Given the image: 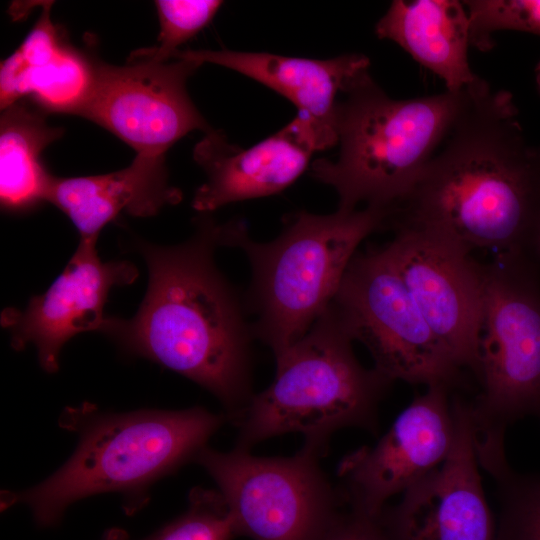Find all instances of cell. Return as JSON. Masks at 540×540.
<instances>
[{
	"label": "cell",
	"instance_id": "obj_1",
	"mask_svg": "<svg viewBox=\"0 0 540 540\" xmlns=\"http://www.w3.org/2000/svg\"><path fill=\"white\" fill-rule=\"evenodd\" d=\"M513 96L478 78L389 228L425 231L469 255L540 266V146ZM477 258V257H476Z\"/></svg>",
	"mask_w": 540,
	"mask_h": 540
},
{
	"label": "cell",
	"instance_id": "obj_2",
	"mask_svg": "<svg viewBox=\"0 0 540 540\" xmlns=\"http://www.w3.org/2000/svg\"><path fill=\"white\" fill-rule=\"evenodd\" d=\"M216 226L203 218L196 235L182 245L142 244L149 280L140 309L128 320L106 318L101 331L126 351L209 390L233 418L252 397L254 334L236 294L215 267Z\"/></svg>",
	"mask_w": 540,
	"mask_h": 540
},
{
	"label": "cell",
	"instance_id": "obj_3",
	"mask_svg": "<svg viewBox=\"0 0 540 540\" xmlns=\"http://www.w3.org/2000/svg\"><path fill=\"white\" fill-rule=\"evenodd\" d=\"M224 420L199 407L129 413L101 412L91 404L67 408L59 424L78 433L75 452L38 485L5 491L2 509L26 504L37 523L51 525L80 499L118 492L132 513L148 500L152 483L196 459Z\"/></svg>",
	"mask_w": 540,
	"mask_h": 540
},
{
	"label": "cell",
	"instance_id": "obj_4",
	"mask_svg": "<svg viewBox=\"0 0 540 540\" xmlns=\"http://www.w3.org/2000/svg\"><path fill=\"white\" fill-rule=\"evenodd\" d=\"M343 95L335 121L338 157L315 160L311 175L334 188L338 209L363 205L391 217L439 149L462 107L466 89L394 99L366 70Z\"/></svg>",
	"mask_w": 540,
	"mask_h": 540
},
{
	"label": "cell",
	"instance_id": "obj_5",
	"mask_svg": "<svg viewBox=\"0 0 540 540\" xmlns=\"http://www.w3.org/2000/svg\"><path fill=\"white\" fill-rule=\"evenodd\" d=\"M389 213L371 207L285 216L270 242L252 240L245 222L217 224L218 245L240 248L252 269L253 334L277 356L301 339L333 301L361 242L388 229Z\"/></svg>",
	"mask_w": 540,
	"mask_h": 540
},
{
	"label": "cell",
	"instance_id": "obj_6",
	"mask_svg": "<svg viewBox=\"0 0 540 540\" xmlns=\"http://www.w3.org/2000/svg\"><path fill=\"white\" fill-rule=\"evenodd\" d=\"M353 338L330 304L309 331L275 356L276 374L232 420L237 448L289 432L322 453L330 435L357 427L378 429V407L393 381L356 358Z\"/></svg>",
	"mask_w": 540,
	"mask_h": 540
},
{
	"label": "cell",
	"instance_id": "obj_7",
	"mask_svg": "<svg viewBox=\"0 0 540 540\" xmlns=\"http://www.w3.org/2000/svg\"><path fill=\"white\" fill-rule=\"evenodd\" d=\"M479 395L470 403L476 450H505L507 428L540 420V266L484 261Z\"/></svg>",
	"mask_w": 540,
	"mask_h": 540
},
{
	"label": "cell",
	"instance_id": "obj_8",
	"mask_svg": "<svg viewBox=\"0 0 540 540\" xmlns=\"http://www.w3.org/2000/svg\"><path fill=\"white\" fill-rule=\"evenodd\" d=\"M331 305L391 381L450 390L465 385L464 370L425 321L383 247L355 254Z\"/></svg>",
	"mask_w": 540,
	"mask_h": 540
},
{
	"label": "cell",
	"instance_id": "obj_9",
	"mask_svg": "<svg viewBox=\"0 0 540 540\" xmlns=\"http://www.w3.org/2000/svg\"><path fill=\"white\" fill-rule=\"evenodd\" d=\"M323 453L304 445L293 456L258 457L207 446L195 461L224 498L237 535L253 540H321L344 503L321 470Z\"/></svg>",
	"mask_w": 540,
	"mask_h": 540
},
{
	"label": "cell",
	"instance_id": "obj_10",
	"mask_svg": "<svg viewBox=\"0 0 540 540\" xmlns=\"http://www.w3.org/2000/svg\"><path fill=\"white\" fill-rule=\"evenodd\" d=\"M201 65L173 58L131 57L126 65L95 59L91 89L77 112L113 133L137 154L165 156L194 130H213L192 102L188 78Z\"/></svg>",
	"mask_w": 540,
	"mask_h": 540
},
{
	"label": "cell",
	"instance_id": "obj_11",
	"mask_svg": "<svg viewBox=\"0 0 540 540\" xmlns=\"http://www.w3.org/2000/svg\"><path fill=\"white\" fill-rule=\"evenodd\" d=\"M383 249L425 321L478 380L484 261L430 233L399 227Z\"/></svg>",
	"mask_w": 540,
	"mask_h": 540
},
{
	"label": "cell",
	"instance_id": "obj_12",
	"mask_svg": "<svg viewBox=\"0 0 540 540\" xmlns=\"http://www.w3.org/2000/svg\"><path fill=\"white\" fill-rule=\"evenodd\" d=\"M372 447L346 455L338 466L339 490L349 509L377 519L386 502L438 468L455 436L449 388L426 387Z\"/></svg>",
	"mask_w": 540,
	"mask_h": 540
},
{
	"label": "cell",
	"instance_id": "obj_13",
	"mask_svg": "<svg viewBox=\"0 0 540 540\" xmlns=\"http://www.w3.org/2000/svg\"><path fill=\"white\" fill-rule=\"evenodd\" d=\"M455 436L445 461L377 518L386 540H495L477 459L470 402L452 397Z\"/></svg>",
	"mask_w": 540,
	"mask_h": 540
},
{
	"label": "cell",
	"instance_id": "obj_14",
	"mask_svg": "<svg viewBox=\"0 0 540 540\" xmlns=\"http://www.w3.org/2000/svg\"><path fill=\"white\" fill-rule=\"evenodd\" d=\"M95 244L80 240L63 272L45 293L34 296L24 310L12 308L2 313L1 323L11 334L12 346L21 350L33 344L41 367L49 373L57 371L61 349L69 339L101 331L110 290L137 277V269L128 261H101Z\"/></svg>",
	"mask_w": 540,
	"mask_h": 540
},
{
	"label": "cell",
	"instance_id": "obj_15",
	"mask_svg": "<svg viewBox=\"0 0 540 540\" xmlns=\"http://www.w3.org/2000/svg\"><path fill=\"white\" fill-rule=\"evenodd\" d=\"M327 137L297 114L286 126L255 145L242 148L221 131L206 133L193 157L206 174L192 206L211 212L224 205L277 194L306 170L315 152L331 148Z\"/></svg>",
	"mask_w": 540,
	"mask_h": 540
},
{
	"label": "cell",
	"instance_id": "obj_16",
	"mask_svg": "<svg viewBox=\"0 0 540 540\" xmlns=\"http://www.w3.org/2000/svg\"><path fill=\"white\" fill-rule=\"evenodd\" d=\"M173 58L216 64L249 77L293 103L299 115L336 135L338 95L370 66L368 57L359 53L311 59L266 52L187 49L179 50Z\"/></svg>",
	"mask_w": 540,
	"mask_h": 540
},
{
	"label": "cell",
	"instance_id": "obj_17",
	"mask_svg": "<svg viewBox=\"0 0 540 540\" xmlns=\"http://www.w3.org/2000/svg\"><path fill=\"white\" fill-rule=\"evenodd\" d=\"M181 198L180 190L169 184L165 156L136 154L130 165L115 172L52 176L46 201L67 215L81 240L96 241L104 226L121 212L147 217Z\"/></svg>",
	"mask_w": 540,
	"mask_h": 540
},
{
	"label": "cell",
	"instance_id": "obj_18",
	"mask_svg": "<svg viewBox=\"0 0 540 540\" xmlns=\"http://www.w3.org/2000/svg\"><path fill=\"white\" fill-rule=\"evenodd\" d=\"M375 32L439 76L447 91L465 90L479 78L468 60L470 25L463 2L395 0L377 22Z\"/></svg>",
	"mask_w": 540,
	"mask_h": 540
},
{
	"label": "cell",
	"instance_id": "obj_19",
	"mask_svg": "<svg viewBox=\"0 0 540 540\" xmlns=\"http://www.w3.org/2000/svg\"><path fill=\"white\" fill-rule=\"evenodd\" d=\"M44 114L26 99L2 110L0 199L8 211H27L46 201L53 175L46 171L41 154L61 137L63 130L50 126Z\"/></svg>",
	"mask_w": 540,
	"mask_h": 540
},
{
	"label": "cell",
	"instance_id": "obj_20",
	"mask_svg": "<svg viewBox=\"0 0 540 540\" xmlns=\"http://www.w3.org/2000/svg\"><path fill=\"white\" fill-rule=\"evenodd\" d=\"M95 59L69 43L50 62L27 66L14 51L1 62V111L28 98L45 113L76 115L93 83Z\"/></svg>",
	"mask_w": 540,
	"mask_h": 540
},
{
	"label": "cell",
	"instance_id": "obj_21",
	"mask_svg": "<svg viewBox=\"0 0 540 540\" xmlns=\"http://www.w3.org/2000/svg\"><path fill=\"white\" fill-rule=\"evenodd\" d=\"M496 484L499 520L495 540H540V473H520L506 457L478 458Z\"/></svg>",
	"mask_w": 540,
	"mask_h": 540
},
{
	"label": "cell",
	"instance_id": "obj_22",
	"mask_svg": "<svg viewBox=\"0 0 540 540\" xmlns=\"http://www.w3.org/2000/svg\"><path fill=\"white\" fill-rule=\"evenodd\" d=\"M238 536L227 504L219 491L193 488L188 510L144 540H231ZM104 540H125L118 530Z\"/></svg>",
	"mask_w": 540,
	"mask_h": 540
},
{
	"label": "cell",
	"instance_id": "obj_23",
	"mask_svg": "<svg viewBox=\"0 0 540 540\" xmlns=\"http://www.w3.org/2000/svg\"><path fill=\"white\" fill-rule=\"evenodd\" d=\"M154 4L160 24L156 45L134 51L130 56L165 62L211 23L223 1L157 0Z\"/></svg>",
	"mask_w": 540,
	"mask_h": 540
},
{
	"label": "cell",
	"instance_id": "obj_24",
	"mask_svg": "<svg viewBox=\"0 0 540 540\" xmlns=\"http://www.w3.org/2000/svg\"><path fill=\"white\" fill-rule=\"evenodd\" d=\"M470 25V41L482 52L494 46L492 36L500 30H515L540 36V0L463 1Z\"/></svg>",
	"mask_w": 540,
	"mask_h": 540
},
{
	"label": "cell",
	"instance_id": "obj_25",
	"mask_svg": "<svg viewBox=\"0 0 540 540\" xmlns=\"http://www.w3.org/2000/svg\"><path fill=\"white\" fill-rule=\"evenodd\" d=\"M321 540H386L377 519L341 511Z\"/></svg>",
	"mask_w": 540,
	"mask_h": 540
},
{
	"label": "cell",
	"instance_id": "obj_26",
	"mask_svg": "<svg viewBox=\"0 0 540 540\" xmlns=\"http://www.w3.org/2000/svg\"><path fill=\"white\" fill-rule=\"evenodd\" d=\"M535 81H536L537 88L540 92V60L537 63L536 68H535Z\"/></svg>",
	"mask_w": 540,
	"mask_h": 540
}]
</instances>
